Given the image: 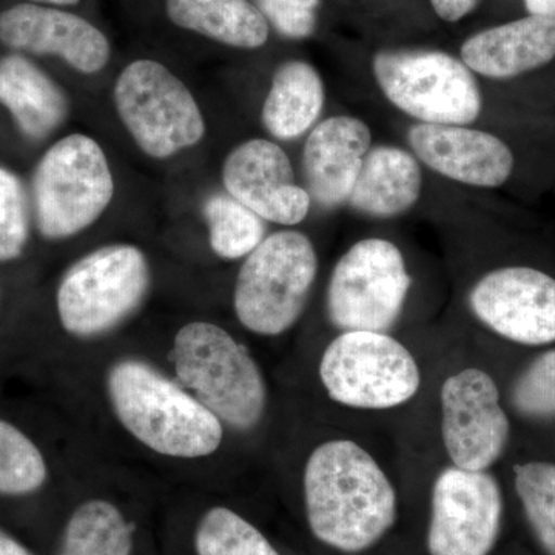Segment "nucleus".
Masks as SVG:
<instances>
[{
    "label": "nucleus",
    "instance_id": "obj_8",
    "mask_svg": "<svg viewBox=\"0 0 555 555\" xmlns=\"http://www.w3.org/2000/svg\"><path fill=\"white\" fill-rule=\"evenodd\" d=\"M113 100L120 122L150 158H171L206 137V119L192 91L158 61L127 65Z\"/></svg>",
    "mask_w": 555,
    "mask_h": 555
},
{
    "label": "nucleus",
    "instance_id": "obj_12",
    "mask_svg": "<svg viewBox=\"0 0 555 555\" xmlns=\"http://www.w3.org/2000/svg\"><path fill=\"white\" fill-rule=\"evenodd\" d=\"M441 434L454 466L486 470L505 451L509 420L491 375L466 369L441 387Z\"/></svg>",
    "mask_w": 555,
    "mask_h": 555
},
{
    "label": "nucleus",
    "instance_id": "obj_11",
    "mask_svg": "<svg viewBox=\"0 0 555 555\" xmlns=\"http://www.w3.org/2000/svg\"><path fill=\"white\" fill-rule=\"evenodd\" d=\"M502 492L486 470L448 467L433 492L430 555H488L502 524Z\"/></svg>",
    "mask_w": 555,
    "mask_h": 555
},
{
    "label": "nucleus",
    "instance_id": "obj_4",
    "mask_svg": "<svg viewBox=\"0 0 555 555\" xmlns=\"http://www.w3.org/2000/svg\"><path fill=\"white\" fill-rule=\"evenodd\" d=\"M31 193L43 238L67 240L89 229L115 196V179L100 142L83 133L54 142L36 166Z\"/></svg>",
    "mask_w": 555,
    "mask_h": 555
},
{
    "label": "nucleus",
    "instance_id": "obj_13",
    "mask_svg": "<svg viewBox=\"0 0 555 555\" xmlns=\"http://www.w3.org/2000/svg\"><path fill=\"white\" fill-rule=\"evenodd\" d=\"M469 302L500 337L526 346L555 341V280L542 270H492L470 291Z\"/></svg>",
    "mask_w": 555,
    "mask_h": 555
},
{
    "label": "nucleus",
    "instance_id": "obj_6",
    "mask_svg": "<svg viewBox=\"0 0 555 555\" xmlns=\"http://www.w3.org/2000/svg\"><path fill=\"white\" fill-rule=\"evenodd\" d=\"M150 266L131 244H112L78 259L62 276L56 305L62 327L79 338L100 337L133 315L147 298Z\"/></svg>",
    "mask_w": 555,
    "mask_h": 555
},
{
    "label": "nucleus",
    "instance_id": "obj_22",
    "mask_svg": "<svg viewBox=\"0 0 555 555\" xmlns=\"http://www.w3.org/2000/svg\"><path fill=\"white\" fill-rule=\"evenodd\" d=\"M171 24L222 46L258 50L268 43L270 25L250 0H166Z\"/></svg>",
    "mask_w": 555,
    "mask_h": 555
},
{
    "label": "nucleus",
    "instance_id": "obj_34",
    "mask_svg": "<svg viewBox=\"0 0 555 555\" xmlns=\"http://www.w3.org/2000/svg\"><path fill=\"white\" fill-rule=\"evenodd\" d=\"M33 3H40V5H50V7H75L78 5L80 0H31Z\"/></svg>",
    "mask_w": 555,
    "mask_h": 555
},
{
    "label": "nucleus",
    "instance_id": "obj_23",
    "mask_svg": "<svg viewBox=\"0 0 555 555\" xmlns=\"http://www.w3.org/2000/svg\"><path fill=\"white\" fill-rule=\"evenodd\" d=\"M131 526L118 507L90 500L69 517L61 555H131Z\"/></svg>",
    "mask_w": 555,
    "mask_h": 555
},
{
    "label": "nucleus",
    "instance_id": "obj_15",
    "mask_svg": "<svg viewBox=\"0 0 555 555\" xmlns=\"http://www.w3.org/2000/svg\"><path fill=\"white\" fill-rule=\"evenodd\" d=\"M222 184L225 193L275 224L297 225L312 207L308 190L295 181L287 153L269 139L236 145L222 166Z\"/></svg>",
    "mask_w": 555,
    "mask_h": 555
},
{
    "label": "nucleus",
    "instance_id": "obj_25",
    "mask_svg": "<svg viewBox=\"0 0 555 555\" xmlns=\"http://www.w3.org/2000/svg\"><path fill=\"white\" fill-rule=\"evenodd\" d=\"M195 545L198 555H280L246 518L222 506L201 518Z\"/></svg>",
    "mask_w": 555,
    "mask_h": 555
},
{
    "label": "nucleus",
    "instance_id": "obj_10",
    "mask_svg": "<svg viewBox=\"0 0 555 555\" xmlns=\"http://www.w3.org/2000/svg\"><path fill=\"white\" fill-rule=\"evenodd\" d=\"M411 276L403 254L383 238L358 241L339 258L327 287V313L343 331L386 332L406 302Z\"/></svg>",
    "mask_w": 555,
    "mask_h": 555
},
{
    "label": "nucleus",
    "instance_id": "obj_5",
    "mask_svg": "<svg viewBox=\"0 0 555 555\" xmlns=\"http://www.w3.org/2000/svg\"><path fill=\"white\" fill-rule=\"evenodd\" d=\"M318 257L312 241L297 230L266 236L236 278L233 305L244 327L275 337L297 323L315 283Z\"/></svg>",
    "mask_w": 555,
    "mask_h": 555
},
{
    "label": "nucleus",
    "instance_id": "obj_20",
    "mask_svg": "<svg viewBox=\"0 0 555 555\" xmlns=\"http://www.w3.org/2000/svg\"><path fill=\"white\" fill-rule=\"evenodd\" d=\"M422 190L423 171L414 153L378 145L369 150L347 204L366 217L396 218L418 203Z\"/></svg>",
    "mask_w": 555,
    "mask_h": 555
},
{
    "label": "nucleus",
    "instance_id": "obj_2",
    "mask_svg": "<svg viewBox=\"0 0 555 555\" xmlns=\"http://www.w3.org/2000/svg\"><path fill=\"white\" fill-rule=\"evenodd\" d=\"M107 389L119 422L152 451L198 459L221 447L224 434L217 416L144 361L113 364Z\"/></svg>",
    "mask_w": 555,
    "mask_h": 555
},
{
    "label": "nucleus",
    "instance_id": "obj_30",
    "mask_svg": "<svg viewBox=\"0 0 555 555\" xmlns=\"http://www.w3.org/2000/svg\"><path fill=\"white\" fill-rule=\"evenodd\" d=\"M321 0H255L269 25L287 39H308L317 30Z\"/></svg>",
    "mask_w": 555,
    "mask_h": 555
},
{
    "label": "nucleus",
    "instance_id": "obj_33",
    "mask_svg": "<svg viewBox=\"0 0 555 555\" xmlns=\"http://www.w3.org/2000/svg\"><path fill=\"white\" fill-rule=\"evenodd\" d=\"M0 555H33L24 545L13 537L0 529Z\"/></svg>",
    "mask_w": 555,
    "mask_h": 555
},
{
    "label": "nucleus",
    "instance_id": "obj_9",
    "mask_svg": "<svg viewBox=\"0 0 555 555\" xmlns=\"http://www.w3.org/2000/svg\"><path fill=\"white\" fill-rule=\"evenodd\" d=\"M320 377L332 400L357 409L400 406L422 383L406 347L385 332L369 331L335 338L321 358Z\"/></svg>",
    "mask_w": 555,
    "mask_h": 555
},
{
    "label": "nucleus",
    "instance_id": "obj_14",
    "mask_svg": "<svg viewBox=\"0 0 555 555\" xmlns=\"http://www.w3.org/2000/svg\"><path fill=\"white\" fill-rule=\"evenodd\" d=\"M0 43L14 53L61 57L82 75L107 67V36L90 21L60 7L25 2L0 13Z\"/></svg>",
    "mask_w": 555,
    "mask_h": 555
},
{
    "label": "nucleus",
    "instance_id": "obj_19",
    "mask_svg": "<svg viewBox=\"0 0 555 555\" xmlns=\"http://www.w3.org/2000/svg\"><path fill=\"white\" fill-rule=\"evenodd\" d=\"M0 105L31 141H43L64 126L67 94L46 69L21 53L0 57Z\"/></svg>",
    "mask_w": 555,
    "mask_h": 555
},
{
    "label": "nucleus",
    "instance_id": "obj_29",
    "mask_svg": "<svg viewBox=\"0 0 555 555\" xmlns=\"http://www.w3.org/2000/svg\"><path fill=\"white\" fill-rule=\"evenodd\" d=\"M513 403L524 415H555V349L537 358L517 379Z\"/></svg>",
    "mask_w": 555,
    "mask_h": 555
},
{
    "label": "nucleus",
    "instance_id": "obj_26",
    "mask_svg": "<svg viewBox=\"0 0 555 555\" xmlns=\"http://www.w3.org/2000/svg\"><path fill=\"white\" fill-rule=\"evenodd\" d=\"M47 476L39 448L21 429L0 418V494H31L42 488Z\"/></svg>",
    "mask_w": 555,
    "mask_h": 555
},
{
    "label": "nucleus",
    "instance_id": "obj_18",
    "mask_svg": "<svg viewBox=\"0 0 555 555\" xmlns=\"http://www.w3.org/2000/svg\"><path fill=\"white\" fill-rule=\"evenodd\" d=\"M555 57V20L528 14L470 36L460 60L488 79H513L545 67Z\"/></svg>",
    "mask_w": 555,
    "mask_h": 555
},
{
    "label": "nucleus",
    "instance_id": "obj_27",
    "mask_svg": "<svg viewBox=\"0 0 555 555\" xmlns=\"http://www.w3.org/2000/svg\"><path fill=\"white\" fill-rule=\"evenodd\" d=\"M517 494L537 539L555 555V466L531 462L514 467Z\"/></svg>",
    "mask_w": 555,
    "mask_h": 555
},
{
    "label": "nucleus",
    "instance_id": "obj_3",
    "mask_svg": "<svg viewBox=\"0 0 555 555\" xmlns=\"http://www.w3.org/2000/svg\"><path fill=\"white\" fill-rule=\"evenodd\" d=\"M177 377L219 422L251 429L266 411L264 378L246 347L224 328L195 321L175 337Z\"/></svg>",
    "mask_w": 555,
    "mask_h": 555
},
{
    "label": "nucleus",
    "instance_id": "obj_16",
    "mask_svg": "<svg viewBox=\"0 0 555 555\" xmlns=\"http://www.w3.org/2000/svg\"><path fill=\"white\" fill-rule=\"evenodd\" d=\"M408 141L420 163L470 188H502L516 164L506 142L469 126L418 122L409 129Z\"/></svg>",
    "mask_w": 555,
    "mask_h": 555
},
{
    "label": "nucleus",
    "instance_id": "obj_28",
    "mask_svg": "<svg viewBox=\"0 0 555 555\" xmlns=\"http://www.w3.org/2000/svg\"><path fill=\"white\" fill-rule=\"evenodd\" d=\"M30 238V203L20 177L0 166V264L24 254Z\"/></svg>",
    "mask_w": 555,
    "mask_h": 555
},
{
    "label": "nucleus",
    "instance_id": "obj_31",
    "mask_svg": "<svg viewBox=\"0 0 555 555\" xmlns=\"http://www.w3.org/2000/svg\"><path fill=\"white\" fill-rule=\"evenodd\" d=\"M437 16L444 22H459L473 13L480 0H429Z\"/></svg>",
    "mask_w": 555,
    "mask_h": 555
},
{
    "label": "nucleus",
    "instance_id": "obj_21",
    "mask_svg": "<svg viewBox=\"0 0 555 555\" xmlns=\"http://www.w3.org/2000/svg\"><path fill=\"white\" fill-rule=\"evenodd\" d=\"M326 102L323 78L305 61H287L276 68L261 109L264 129L280 141L312 130Z\"/></svg>",
    "mask_w": 555,
    "mask_h": 555
},
{
    "label": "nucleus",
    "instance_id": "obj_17",
    "mask_svg": "<svg viewBox=\"0 0 555 555\" xmlns=\"http://www.w3.org/2000/svg\"><path fill=\"white\" fill-rule=\"evenodd\" d=\"M371 149L372 131L363 119L339 115L318 122L302 150L310 198L328 210L346 204Z\"/></svg>",
    "mask_w": 555,
    "mask_h": 555
},
{
    "label": "nucleus",
    "instance_id": "obj_32",
    "mask_svg": "<svg viewBox=\"0 0 555 555\" xmlns=\"http://www.w3.org/2000/svg\"><path fill=\"white\" fill-rule=\"evenodd\" d=\"M526 10L532 16L555 20V0H524Z\"/></svg>",
    "mask_w": 555,
    "mask_h": 555
},
{
    "label": "nucleus",
    "instance_id": "obj_24",
    "mask_svg": "<svg viewBox=\"0 0 555 555\" xmlns=\"http://www.w3.org/2000/svg\"><path fill=\"white\" fill-rule=\"evenodd\" d=\"M210 247L219 258H246L266 238V221L229 193H215L203 207Z\"/></svg>",
    "mask_w": 555,
    "mask_h": 555
},
{
    "label": "nucleus",
    "instance_id": "obj_7",
    "mask_svg": "<svg viewBox=\"0 0 555 555\" xmlns=\"http://www.w3.org/2000/svg\"><path fill=\"white\" fill-rule=\"evenodd\" d=\"M372 72L386 100L422 124L469 126L483 94L465 62L440 50H382Z\"/></svg>",
    "mask_w": 555,
    "mask_h": 555
},
{
    "label": "nucleus",
    "instance_id": "obj_1",
    "mask_svg": "<svg viewBox=\"0 0 555 555\" xmlns=\"http://www.w3.org/2000/svg\"><path fill=\"white\" fill-rule=\"evenodd\" d=\"M305 499L313 535L345 553L375 545L396 524L397 495L389 478L353 441H327L312 452Z\"/></svg>",
    "mask_w": 555,
    "mask_h": 555
}]
</instances>
